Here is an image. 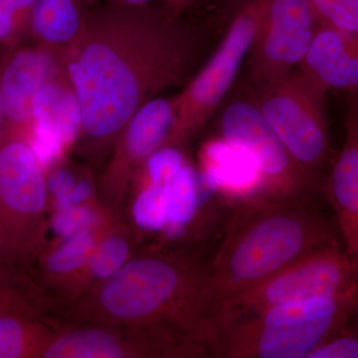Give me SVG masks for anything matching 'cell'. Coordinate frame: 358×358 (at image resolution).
<instances>
[{
    "instance_id": "6da1fadb",
    "label": "cell",
    "mask_w": 358,
    "mask_h": 358,
    "mask_svg": "<svg viewBox=\"0 0 358 358\" xmlns=\"http://www.w3.org/2000/svg\"><path fill=\"white\" fill-rule=\"evenodd\" d=\"M68 70L89 138L121 131L152 96L178 84L194 57L192 35L173 18L110 9L90 20Z\"/></svg>"
},
{
    "instance_id": "7a4b0ae2",
    "label": "cell",
    "mask_w": 358,
    "mask_h": 358,
    "mask_svg": "<svg viewBox=\"0 0 358 358\" xmlns=\"http://www.w3.org/2000/svg\"><path fill=\"white\" fill-rule=\"evenodd\" d=\"M222 241L202 271L194 306L200 329L226 301L336 239L310 200L254 196L230 204Z\"/></svg>"
},
{
    "instance_id": "3957f363",
    "label": "cell",
    "mask_w": 358,
    "mask_h": 358,
    "mask_svg": "<svg viewBox=\"0 0 358 358\" xmlns=\"http://www.w3.org/2000/svg\"><path fill=\"white\" fill-rule=\"evenodd\" d=\"M358 312V291L291 301L205 324L209 355L220 358H308Z\"/></svg>"
},
{
    "instance_id": "277c9868",
    "label": "cell",
    "mask_w": 358,
    "mask_h": 358,
    "mask_svg": "<svg viewBox=\"0 0 358 358\" xmlns=\"http://www.w3.org/2000/svg\"><path fill=\"white\" fill-rule=\"evenodd\" d=\"M201 274L178 257L136 259L107 279L100 292L101 307L115 319L180 327L200 336L194 306Z\"/></svg>"
},
{
    "instance_id": "5b68a950",
    "label": "cell",
    "mask_w": 358,
    "mask_h": 358,
    "mask_svg": "<svg viewBox=\"0 0 358 358\" xmlns=\"http://www.w3.org/2000/svg\"><path fill=\"white\" fill-rule=\"evenodd\" d=\"M357 291L358 268L336 238L226 301L208 320L234 319L291 301Z\"/></svg>"
},
{
    "instance_id": "8992f818",
    "label": "cell",
    "mask_w": 358,
    "mask_h": 358,
    "mask_svg": "<svg viewBox=\"0 0 358 358\" xmlns=\"http://www.w3.org/2000/svg\"><path fill=\"white\" fill-rule=\"evenodd\" d=\"M254 91L252 99L292 157L320 176L331 150L326 90L296 70L281 81Z\"/></svg>"
},
{
    "instance_id": "52a82bcc",
    "label": "cell",
    "mask_w": 358,
    "mask_h": 358,
    "mask_svg": "<svg viewBox=\"0 0 358 358\" xmlns=\"http://www.w3.org/2000/svg\"><path fill=\"white\" fill-rule=\"evenodd\" d=\"M263 4L264 0H244L212 57L176 96V122L169 145L199 131L223 103L248 57Z\"/></svg>"
},
{
    "instance_id": "ba28073f",
    "label": "cell",
    "mask_w": 358,
    "mask_h": 358,
    "mask_svg": "<svg viewBox=\"0 0 358 358\" xmlns=\"http://www.w3.org/2000/svg\"><path fill=\"white\" fill-rule=\"evenodd\" d=\"M221 136L245 148L262 176L261 196L310 200L320 189V176L301 166L264 119L252 98L226 106L220 120Z\"/></svg>"
},
{
    "instance_id": "9c48e42d",
    "label": "cell",
    "mask_w": 358,
    "mask_h": 358,
    "mask_svg": "<svg viewBox=\"0 0 358 358\" xmlns=\"http://www.w3.org/2000/svg\"><path fill=\"white\" fill-rule=\"evenodd\" d=\"M319 27L310 0H264L246 59L253 90L277 83L296 71Z\"/></svg>"
},
{
    "instance_id": "30bf717a",
    "label": "cell",
    "mask_w": 358,
    "mask_h": 358,
    "mask_svg": "<svg viewBox=\"0 0 358 358\" xmlns=\"http://www.w3.org/2000/svg\"><path fill=\"white\" fill-rule=\"evenodd\" d=\"M41 167L22 141L0 143V233L11 248L22 245L46 205Z\"/></svg>"
},
{
    "instance_id": "8fae6325",
    "label": "cell",
    "mask_w": 358,
    "mask_h": 358,
    "mask_svg": "<svg viewBox=\"0 0 358 358\" xmlns=\"http://www.w3.org/2000/svg\"><path fill=\"white\" fill-rule=\"evenodd\" d=\"M200 159L205 182L229 205L261 196L262 176L245 148L220 136L205 143Z\"/></svg>"
},
{
    "instance_id": "7c38bea8",
    "label": "cell",
    "mask_w": 358,
    "mask_h": 358,
    "mask_svg": "<svg viewBox=\"0 0 358 358\" xmlns=\"http://www.w3.org/2000/svg\"><path fill=\"white\" fill-rule=\"evenodd\" d=\"M298 70L329 90H358V34L320 25Z\"/></svg>"
},
{
    "instance_id": "4fadbf2b",
    "label": "cell",
    "mask_w": 358,
    "mask_h": 358,
    "mask_svg": "<svg viewBox=\"0 0 358 358\" xmlns=\"http://www.w3.org/2000/svg\"><path fill=\"white\" fill-rule=\"evenodd\" d=\"M346 255L358 268V110L346 124L343 150L327 185Z\"/></svg>"
},
{
    "instance_id": "5bb4252c",
    "label": "cell",
    "mask_w": 358,
    "mask_h": 358,
    "mask_svg": "<svg viewBox=\"0 0 358 358\" xmlns=\"http://www.w3.org/2000/svg\"><path fill=\"white\" fill-rule=\"evenodd\" d=\"M46 75L47 60L39 52H20L7 65L0 84V98L10 121L22 122L31 117L33 102Z\"/></svg>"
},
{
    "instance_id": "9a60e30c",
    "label": "cell",
    "mask_w": 358,
    "mask_h": 358,
    "mask_svg": "<svg viewBox=\"0 0 358 358\" xmlns=\"http://www.w3.org/2000/svg\"><path fill=\"white\" fill-rule=\"evenodd\" d=\"M176 122V100L148 101L128 124L127 152L133 159H148L169 145Z\"/></svg>"
},
{
    "instance_id": "2e32d148",
    "label": "cell",
    "mask_w": 358,
    "mask_h": 358,
    "mask_svg": "<svg viewBox=\"0 0 358 358\" xmlns=\"http://www.w3.org/2000/svg\"><path fill=\"white\" fill-rule=\"evenodd\" d=\"M32 115L36 122L51 129L63 145L76 140L83 129V117L74 89L45 82L33 102Z\"/></svg>"
},
{
    "instance_id": "e0dca14e",
    "label": "cell",
    "mask_w": 358,
    "mask_h": 358,
    "mask_svg": "<svg viewBox=\"0 0 358 358\" xmlns=\"http://www.w3.org/2000/svg\"><path fill=\"white\" fill-rule=\"evenodd\" d=\"M167 189V218L164 232L169 239L182 237L186 228L196 217L207 195L215 192L209 187L200 171L189 164L179 171ZM216 195V194H215Z\"/></svg>"
},
{
    "instance_id": "ac0fdd59",
    "label": "cell",
    "mask_w": 358,
    "mask_h": 358,
    "mask_svg": "<svg viewBox=\"0 0 358 358\" xmlns=\"http://www.w3.org/2000/svg\"><path fill=\"white\" fill-rule=\"evenodd\" d=\"M42 355L47 358H117L127 357L128 350L114 334L85 329L60 336Z\"/></svg>"
},
{
    "instance_id": "d6986e66",
    "label": "cell",
    "mask_w": 358,
    "mask_h": 358,
    "mask_svg": "<svg viewBox=\"0 0 358 358\" xmlns=\"http://www.w3.org/2000/svg\"><path fill=\"white\" fill-rule=\"evenodd\" d=\"M31 16L37 34L54 44L70 41L81 25L75 0H36Z\"/></svg>"
},
{
    "instance_id": "ffe728a7",
    "label": "cell",
    "mask_w": 358,
    "mask_h": 358,
    "mask_svg": "<svg viewBox=\"0 0 358 358\" xmlns=\"http://www.w3.org/2000/svg\"><path fill=\"white\" fill-rule=\"evenodd\" d=\"M41 336L36 327L10 315H0V358L38 355Z\"/></svg>"
},
{
    "instance_id": "44dd1931",
    "label": "cell",
    "mask_w": 358,
    "mask_h": 358,
    "mask_svg": "<svg viewBox=\"0 0 358 358\" xmlns=\"http://www.w3.org/2000/svg\"><path fill=\"white\" fill-rule=\"evenodd\" d=\"M95 247V237L90 229L80 231L66 239L55 252L49 256L47 268L56 275L68 274L77 270L90 260Z\"/></svg>"
},
{
    "instance_id": "7402d4cb",
    "label": "cell",
    "mask_w": 358,
    "mask_h": 358,
    "mask_svg": "<svg viewBox=\"0 0 358 358\" xmlns=\"http://www.w3.org/2000/svg\"><path fill=\"white\" fill-rule=\"evenodd\" d=\"M134 217L143 229L164 231L167 218L166 186L150 183L136 200Z\"/></svg>"
},
{
    "instance_id": "603a6c76",
    "label": "cell",
    "mask_w": 358,
    "mask_h": 358,
    "mask_svg": "<svg viewBox=\"0 0 358 358\" xmlns=\"http://www.w3.org/2000/svg\"><path fill=\"white\" fill-rule=\"evenodd\" d=\"M320 25L358 34V0H310Z\"/></svg>"
},
{
    "instance_id": "cb8c5ba5",
    "label": "cell",
    "mask_w": 358,
    "mask_h": 358,
    "mask_svg": "<svg viewBox=\"0 0 358 358\" xmlns=\"http://www.w3.org/2000/svg\"><path fill=\"white\" fill-rule=\"evenodd\" d=\"M129 245L119 236H112L99 245L89 260L90 271L98 279H109L127 262Z\"/></svg>"
},
{
    "instance_id": "d4e9b609",
    "label": "cell",
    "mask_w": 358,
    "mask_h": 358,
    "mask_svg": "<svg viewBox=\"0 0 358 358\" xmlns=\"http://www.w3.org/2000/svg\"><path fill=\"white\" fill-rule=\"evenodd\" d=\"M183 155L171 145L157 150L148 157V176L152 185L166 186L185 166Z\"/></svg>"
},
{
    "instance_id": "484cf974",
    "label": "cell",
    "mask_w": 358,
    "mask_h": 358,
    "mask_svg": "<svg viewBox=\"0 0 358 358\" xmlns=\"http://www.w3.org/2000/svg\"><path fill=\"white\" fill-rule=\"evenodd\" d=\"M95 222V214L87 207L73 205L60 209L52 222V227L58 236L67 239L80 231L90 229Z\"/></svg>"
},
{
    "instance_id": "4316f807",
    "label": "cell",
    "mask_w": 358,
    "mask_h": 358,
    "mask_svg": "<svg viewBox=\"0 0 358 358\" xmlns=\"http://www.w3.org/2000/svg\"><path fill=\"white\" fill-rule=\"evenodd\" d=\"M308 358H358V329H350L346 324Z\"/></svg>"
},
{
    "instance_id": "83f0119b",
    "label": "cell",
    "mask_w": 358,
    "mask_h": 358,
    "mask_svg": "<svg viewBox=\"0 0 358 358\" xmlns=\"http://www.w3.org/2000/svg\"><path fill=\"white\" fill-rule=\"evenodd\" d=\"M63 147L64 145L62 141L59 140L58 136L51 129L36 122L30 148L38 160L40 166H52L62 155Z\"/></svg>"
},
{
    "instance_id": "f1b7e54d",
    "label": "cell",
    "mask_w": 358,
    "mask_h": 358,
    "mask_svg": "<svg viewBox=\"0 0 358 358\" xmlns=\"http://www.w3.org/2000/svg\"><path fill=\"white\" fill-rule=\"evenodd\" d=\"M75 185L76 183L72 174L65 169L54 171L49 176L47 188L56 197L59 210L71 207L69 194Z\"/></svg>"
},
{
    "instance_id": "f546056e",
    "label": "cell",
    "mask_w": 358,
    "mask_h": 358,
    "mask_svg": "<svg viewBox=\"0 0 358 358\" xmlns=\"http://www.w3.org/2000/svg\"><path fill=\"white\" fill-rule=\"evenodd\" d=\"M15 14V11L0 1V39L6 37L13 30Z\"/></svg>"
},
{
    "instance_id": "4dcf8cb0",
    "label": "cell",
    "mask_w": 358,
    "mask_h": 358,
    "mask_svg": "<svg viewBox=\"0 0 358 358\" xmlns=\"http://www.w3.org/2000/svg\"><path fill=\"white\" fill-rule=\"evenodd\" d=\"M91 194L92 186L87 181H80L79 183L75 185L72 192H70L69 203L71 206L79 205L81 202L88 199Z\"/></svg>"
},
{
    "instance_id": "1f68e13d",
    "label": "cell",
    "mask_w": 358,
    "mask_h": 358,
    "mask_svg": "<svg viewBox=\"0 0 358 358\" xmlns=\"http://www.w3.org/2000/svg\"><path fill=\"white\" fill-rule=\"evenodd\" d=\"M2 3L6 4L9 8L13 9L16 13L32 9L36 0H0Z\"/></svg>"
},
{
    "instance_id": "d6a6232c",
    "label": "cell",
    "mask_w": 358,
    "mask_h": 358,
    "mask_svg": "<svg viewBox=\"0 0 358 358\" xmlns=\"http://www.w3.org/2000/svg\"><path fill=\"white\" fill-rule=\"evenodd\" d=\"M16 308V301L13 296L0 291V312H8Z\"/></svg>"
},
{
    "instance_id": "836d02e7",
    "label": "cell",
    "mask_w": 358,
    "mask_h": 358,
    "mask_svg": "<svg viewBox=\"0 0 358 358\" xmlns=\"http://www.w3.org/2000/svg\"><path fill=\"white\" fill-rule=\"evenodd\" d=\"M166 1L173 11H176L185 8L186 6H192L196 0H166Z\"/></svg>"
},
{
    "instance_id": "e575fe53",
    "label": "cell",
    "mask_w": 358,
    "mask_h": 358,
    "mask_svg": "<svg viewBox=\"0 0 358 358\" xmlns=\"http://www.w3.org/2000/svg\"><path fill=\"white\" fill-rule=\"evenodd\" d=\"M4 115L6 114H4L3 106H2L1 98H0V143H1V128Z\"/></svg>"
},
{
    "instance_id": "d590c367",
    "label": "cell",
    "mask_w": 358,
    "mask_h": 358,
    "mask_svg": "<svg viewBox=\"0 0 358 358\" xmlns=\"http://www.w3.org/2000/svg\"><path fill=\"white\" fill-rule=\"evenodd\" d=\"M124 3L129 4V6H138V4L145 3L150 0H121Z\"/></svg>"
},
{
    "instance_id": "8d00e7d4",
    "label": "cell",
    "mask_w": 358,
    "mask_h": 358,
    "mask_svg": "<svg viewBox=\"0 0 358 358\" xmlns=\"http://www.w3.org/2000/svg\"><path fill=\"white\" fill-rule=\"evenodd\" d=\"M358 110V109H357Z\"/></svg>"
}]
</instances>
